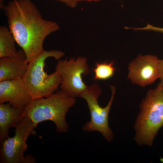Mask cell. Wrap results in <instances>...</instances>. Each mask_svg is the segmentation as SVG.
Returning a JSON list of instances; mask_svg holds the SVG:
<instances>
[{
    "label": "cell",
    "instance_id": "7c38bea8",
    "mask_svg": "<svg viewBox=\"0 0 163 163\" xmlns=\"http://www.w3.org/2000/svg\"><path fill=\"white\" fill-rule=\"evenodd\" d=\"M15 39L9 29L1 26L0 27V58L15 54L16 50Z\"/></svg>",
    "mask_w": 163,
    "mask_h": 163
},
{
    "label": "cell",
    "instance_id": "9c48e42d",
    "mask_svg": "<svg viewBox=\"0 0 163 163\" xmlns=\"http://www.w3.org/2000/svg\"><path fill=\"white\" fill-rule=\"evenodd\" d=\"M33 100L23 78L0 81V104L7 102L15 108L24 109Z\"/></svg>",
    "mask_w": 163,
    "mask_h": 163
},
{
    "label": "cell",
    "instance_id": "5b68a950",
    "mask_svg": "<svg viewBox=\"0 0 163 163\" xmlns=\"http://www.w3.org/2000/svg\"><path fill=\"white\" fill-rule=\"evenodd\" d=\"M110 87L112 92L111 97L108 104L104 107H101L98 103V99L101 94V89L97 84H93L88 86L80 97L87 102L91 116L90 120L83 126V130L89 132H99L109 142H110L113 138V133L109 126L108 117L116 92L114 86H110Z\"/></svg>",
    "mask_w": 163,
    "mask_h": 163
},
{
    "label": "cell",
    "instance_id": "9a60e30c",
    "mask_svg": "<svg viewBox=\"0 0 163 163\" xmlns=\"http://www.w3.org/2000/svg\"><path fill=\"white\" fill-rule=\"evenodd\" d=\"M59 1L65 4L67 6L72 8L76 7L78 3L77 0H55Z\"/></svg>",
    "mask_w": 163,
    "mask_h": 163
},
{
    "label": "cell",
    "instance_id": "3957f363",
    "mask_svg": "<svg viewBox=\"0 0 163 163\" xmlns=\"http://www.w3.org/2000/svg\"><path fill=\"white\" fill-rule=\"evenodd\" d=\"M139 113L134 127L135 140L139 145L151 146L163 126V84L160 82L150 89L140 105Z\"/></svg>",
    "mask_w": 163,
    "mask_h": 163
},
{
    "label": "cell",
    "instance_id": "52a82bcc",
    "mask_svg": "<svg viewBox=\"0 0 163 163\" xmlns=\"http://www.w3.org/2000/svg\"><path fill=\"white\" fill-rule=\"evenodd\" d=\"M56 71L60 75L61 89L73 97H79L88 87L82 77L89 73L87 58L84 56L75 57L69 59L59 60Z\"/></svg>",
    "mask_w": 163,
    "mask_h": 163
},
{
    "label": "cell",
    "instance_id": "30bf717a",
    "mask_svg": "<svg viewBox=\"0 0 163 163\" xmlns=\"http://www.w3.org/2000/svg\"><path fill=\"white\" fill-rule=\"evenodd\" d=\"M28 65L26 54L22 49L14 55L1 58L0 81L23 78Z\"/></svg>",
    "mask_w": 163,
    "mask_h": 163
},
{
    "label": "cell",
    "instance_id": "ba28073f",
    "mask_svg": "<svg viewBox=\"0 0 163 163\" xmlns=\"http://www.w3.org/2000/svg\"><path fill=\"white\" fill-rule=\"evenodd\" d=\"M159 62L156 56L139 55L129 64L128 78L142 87L152 84L159 78Z\"/></svg>",
    "mask_w": 163,
    "mask_h": 163
},
{
    "label": "cell",
    "instance_id": "277c9868",
    "mask_svg": "<svg viewBox=\"0 0 163 163\" xmlns=\"http://www.w3.org/2000/svg\"><path fill=\"white\" fill-rule=\"evenodd\" d=\"M65 54L59 50H44L29 63L23 79L33 100L46 97L57 90L62 82L61 76L56 71L50 75L46 72L45 61L50 57L59 60Z\"/></svg>",
    "mask_w": 163,
    "mask_h": 163
},
{
    "label": "cell",
    "instance_id": "7a4b0ae2",
    "mask_svg": "<svg viewBox=\"0 0 163 163\" xmlns=\"http://www.w3.org/2000/svg\"><path fill=\"white\" fill-rule=\"evenodd\" d=\"M75 102L74 97L61 89L46 97L33 100L24 108L23 115L30 119L35 128L41 122L50 120L55 124L57 133H65L69 129L66 115Z\"/></svg>",
    "mask_w": 163,
    "mask_h": 163
},
{
    "label": "cell",
    "instance_id": "8992f818",
    "mask_svg": "<svg viewBox=\"0 0 163 163\" xmlns=\"http://www.w3.org/2000/svg\"><path fill=\"white\" fill-rule=\"evenodd\" d=\"M14 136L4 139L0 145V163H33L36 162L30 155H24L27 148V141L35 128L30 119L26 116L15 124Z\"/></svg>",
    "mask_w": 163,
    "mask_h": 163
},
{
    "label": "cell",
    "instance_id": "4fadbf2b",
    "mask_svg": "<svg viewBox=\"0 0 163 163\" xmlns=\"http://www.w3.org/2000/svg\"><path fill=\"white\" fill-rule=\"evenodd\" d=\"M93 70L94 73V79L95 80H105L110 78L113 76L115 70L114 61L110 63L106 62H96L95 67Z\"/></svg>",
    "mask_w": 163,
    "mask_h": 163
},
{
    "label": "cell",
    "instance_id": "5bb4252c",
    "mask_svg": "<svg viewBox=\"0 0 163 163\" xmlns=\"http://www.w3.org/2000/svg\"><path fill=\"white\" fill-rule=\"evenodd\" d=\"M135 30H144L152 31L163 33V27H160L154 26L149 24H147L144 27L141 28H134Z\"/></svg>",
    "mask_w": 163,
    "mask_h": 163
},
{
    "label": "cell",
    "instance_id": "8fae6325",
    "mask_svg": "<svg viewBox=\"0 0 163 163\" xmlns=\"http://www.w3.org/2000/svg\"><path fill=\"white\" fill-rule=\"evenodd\" d=\"M24 109L13 107L9 103L0 104V144L9 136V129L24 116Z\"/></svg>",
    "mask_w": 163,
    "mask_h": 163
},
{
    "label": "cell",
    "instance_id": "2e32d148",
    "mask_svg": "<svg viewBox=\"0 0 163 163\" xmlns=\"http://www.w3.org/2000/svg\"><path fill=\"white\" fill-rule=\"evenodd\" d=\"M160 82L163 84V59L160 60L159 65V76Z\"/></svg>",
    "mask_w": 163,
    "mask_h": 163
},
{
    "label": "cell",
    "instance_id": "6da1fadb",
    "mask_svg": "<svg viewBox=\"0 0 163 163\" xmlns=\"http://www.w3.org/2000/svg\"><path fill=\"white\" fill-rule=\"evenodd\" d=\"M2 9L8 28L29 63L44 51L46 38L60 28L56 22L44 19L31 0H12Z\"/></svg>",
    "mask_w": 163,
    "mask_h": 163
},
{
    "label": "cell",
    "instance_id": "e0dca14e",
    "mask_svg": "<svg viewBox=\"0 0 163 163\" xmlns=\"http://www.w3.org/2000/svg\"><path fill=\"white\" fill-rule=\"evenodd\" d=\"M78 2L81 1H86L88 2H98L102 0H77Z\"/></svg>",
    "mask_w": 163,
    "mask_h": 163
}]
</instances>
